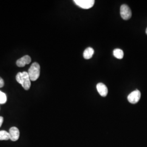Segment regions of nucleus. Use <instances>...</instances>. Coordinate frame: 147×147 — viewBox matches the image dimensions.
<instances>
[{"label":"nucleus","instance_id":"2eb2a0df","mask_svg":"<svg viewBox=\"0 0 147 147\" xmlns=\"http://www.w3.org/2000/svg\"><path fill=\"white\" fill-rule=\"evenodd\" d=\"M146 34H147V29H146Z\"/></svg>","mask_w":147,"mask_h":147},{"label":"nucleus","instance_id":"9d476101","mask_svg":"<svg viewBox=\"0 0 147 147\" xmlns=\"http://www.w3.org/2000/svg\"><path fill=\"white\" fill-rule=\"evenodd\" d=\"M113 55L116 58L118 59H122L124 57V52L119 49H116L113 50Z\"/></svg>","mask_w":147,"mask_h":147},{"label":"nucleus","instance_id":"6e6552de","mask_svg":"<svg viewBox=\"0 0 147 147\" xmlns=\"http://www.w3.org/2000/svg\"><path fill=\"white\" fill-rule=\"evenodd\" d=\"M96 89L99 93V94L105 97L108 93V89L107 87L106 86V85L102 83H99L96 85Z\"/></svg>","mask_w":147,"mask_h":147},{"label":"nucleus","instance_id":"7ed1b4c3","mask_svg":"<svg viewBox=\"0 0 147 147\" xmlns=\"http://www.w3.org/2000/svg\"><path fill=\"white\" fill-rule=\"evenodd\" d=\"M74 2L80 8L85 9H88L92 8L95 3L94 0H75Z\"/></svg>","mask_w":147,"mask_h":147},{"label":"nucleus","instance_id":"f03ea898","mask_svg":"<svg viewBox=\"0 0 147 147\" xmlns=\"http://www.w3.org/2000/svg\"><path fill=\"white\" fill-rule=\"evenodd\" d=\"M40 67L38 63L34 62L32 64L27 72L31 81H34L39 78L40 76Z\"/></svg>","mask_w":147,"mask_h":147},{"label":"nucleus","instance_id":"ddd939ff","mask_svg":"<svg viewBox=\"0 0 147 147\" xmlns=\"http://www.w3.org/2000/svg\"><path fill=\"white\" fill-rule=\"evenodd\" d=\"M4 84H5V83H4L3 80L0 77V88L3 87L4 86Z\"/></svg>","mask_w":147,"mask_h":147},{"label":"nucleus","instance_id":"39448f33","mask_svg":"<svg viewBox=\"0 0 147 147\" xmlns=\"http://www.w3.org/2000/svg\"><path fill=\"white\" fill-rule=\"evenodd\" d=\"M141 96V92L138 90H135L131 92L127 96V100L131 104H136L140 100Z\"/></svg>","mask_w":147,"mask_h":147},{"label":"nucleus","instance_id":"4468645a","mask_svg":"<svg viewBox=\"0 0 147 147\" xmlns=\"http://www.w3.org/2000/svg\"><path fill=\"white\" fill-rule=\"evenodd\" d=\"M3 121V118L2 117H0V127L2 125Z\"/></svg>","mask_w":147,"mask_h":147},{"label":"nucleus","instance_id":"0eeeda50","mask_svg":"<svg viewBox=\"0 0 147 147\" xmlns=\"http://www.w3.org/2000/svg\"><path fill=\"white\" fill-rule=\"evenodd\" d=\"M31 58L29 56L26 55L22 57V58L19 59L16 61V65L19 67H24L26 64H28L31 63Z\"/></svg>","mask_w":147,"mask_h":147},{"label":"nucleus","instance_id":"423d86ee","mask_svg":"<svg viewBox=\"0 0 147 147\" xmlns=\"http://www.w3.org/2000/svg\"><path fill=\"white\" fill-rule=\"evenodd\" d=\"M9 136L10 139L12 141H16L20 136V132L19 129L16 127H12L9 130Z\"/></svg>","mask_w":147,"mask_h":147},{"label":"nucleus","instance_id":"f257e3e1","mask_svg":"<svg viewBox=\"0 0 147 147\" xmlns=\"http://www.w3.org/2000/svg\"><path fill=\"white\" fill-rule=\"evenodd\" d=\"M16 80L25 90H28L30 88L31 85V80L27 72L24 71L22 73H18L16 76Z\"/></svg>","mask_w":147,"mask_h":147},{"label":"nucleus","instance_id":"9b49d317","mask_svg":"<svg viewBox=\"0 0 147 147\" xmlns=\"http://www.w3.org/2000/svg\"><path fill=\"white\" fill-rule=\"evenodd\" d=\"M10 139L9 134L4 130L0 131V140H8Z\"/></svg>","mask_w":147,"mask_h":147},{"label":"nucleus","instance_id":"1a4fd4ad","mask_svg":"<svg viewBox=\"0 0 147 147\" xmlns=\"http://www.w3.org/2000/svg\"><path fill=\"white\" fill-rule=\"evenodd\" d=\"M94 53V51L93 48L88 47L84 50V53L83 54L84 57L86 59H89L93 57Z\"/></svg>","mask_w":147,"mask_h":147},{"label":"nucleus","instance_id":"f8f14e48","mask_svg":"<svg viewBox=\"0 0 147 147\" xmlns=\"http://www.w3.org/2000/svg\"><path fill=\"white\" fill-rule=\"evenodd\" d=\"M6 101H7L6 95L4 93L0 91V104H5Z\"/></svg>","mask_w":147,"mask_h":147},{"label":"nucleus","instance_id":"20e7f679","mask_svg":"<svg viewBox=\"0 0 147 147\" xmlns=\"http://www.w3.org/2000/svg\"><path fill=\"white\" fill-rule=\"evenodd\" d=\"M120 13L122 19L125 20H129L131 18V11L129 6L126 5H121Z\"/></svg>","mask_w":147,"mask_h":147}]
</instances>
